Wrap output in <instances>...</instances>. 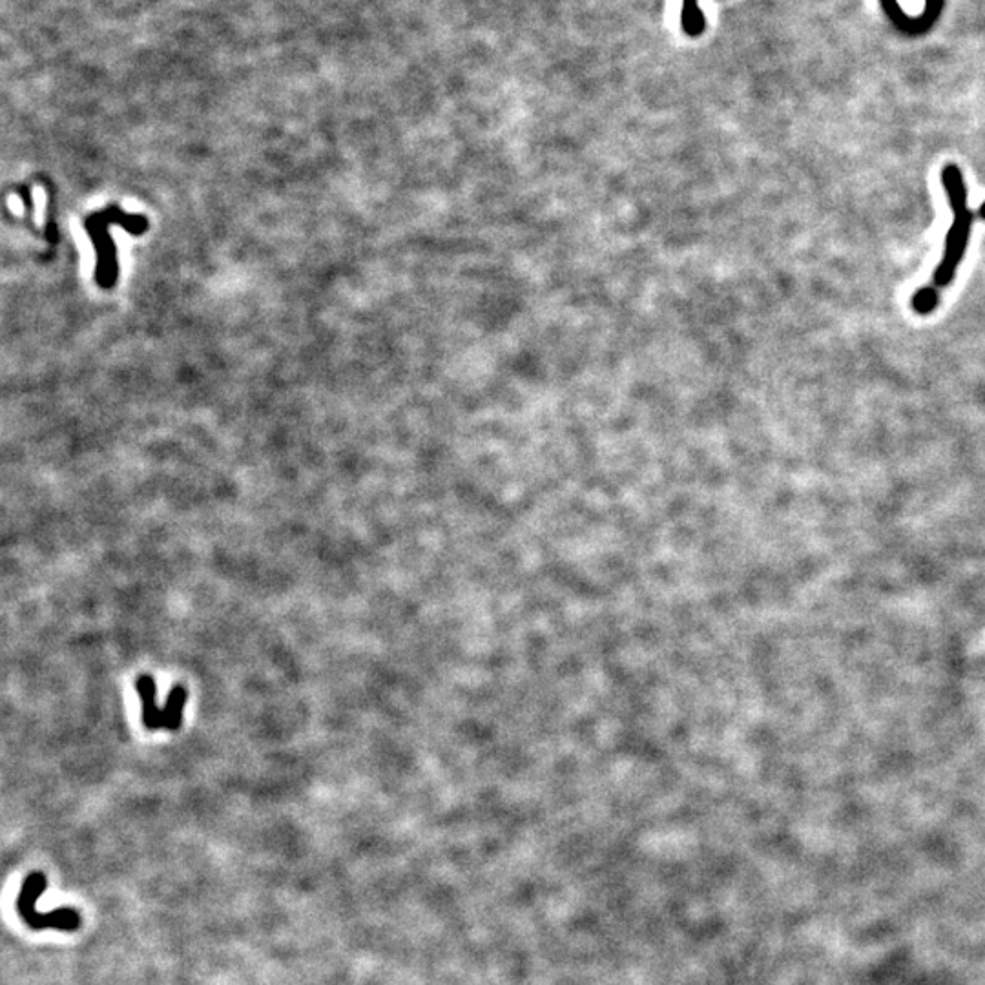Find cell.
<instances>
[{
  "mask_svg": "<svg viewBox=\"0 0 985 985\" xmlns=\"http://www.w3.org/2000/svg\"><path fill=\"white\" fill-rule=\"evenodd\" d=\"M48 887V878L42 872H32L26 876L22 883L19 898H17V911L21 914L22 920L32 927L35 931L44 929H57V931H77L81 927V916L73 909H55L50 913H39L37 911V900L41 898L42 892Z\"/></svg>",
  "mask_w": 985,
  "mask_h": 985,
  "instance_id": "1",
  "label": "cell"
},
{
  "mask_svg": "<svg viewBox=\"0 0 985 985\" xmlns=\"http://www.w3.org/2000/svg\"><path fill=\"white\" fill-rule=\"evenodd\" d=\"M951 210H953V225L945 236L944 258L934 270L933 285L936 289H944L953 283L954 274L965 258V250L969 245L971 229L975 221V214L969 210L967 203L951 207Z\"/></svg>",
  "mask_w": 985,
  "mask_h": 985,
  "instance_id": "2",
  "label": "cell"
},
{
  "mask_svg": "<svg viewBox=\"0 0 985 985\" xmlns=\"http://www.w3.org/2000/svg\"><path fill=\"white\" fill-rule=\"evenodd\" d=\"M137 690L143 701V723L148 730H159L165 726L163 710L156 706V683L150 675H141L137 679Z\"/></svg>",
  "mask_w": 985,
  "mask_h": 985,
  "instance_id": "3",
  "label": "cell"
},
{
  "mask_svg": "<svg viewBox=\"0 0 985 985\" xmlns=\"http://www.w3.org/2000/svg\"><path fill=\"white\" fill-rule=\"evenodd\" d=\"M187 701V690L183 686H176L172 688L170 692V697H168V703H166V708L163 710V721H165V730H177L179 725H181V716H183V705Z\"/></svg>",
  "mask_w": 985,
  "mask_h": 985,
  "instance_id": "4",
  "label": "cell"
},
{
  "mask_svg": "<svg viewBox=\"0 0 985 985\" xmlns=\"http://www.w3.org/2000/svg\"><path fill=\"white\" fill-rule=\"evenodd\" d=\"M681 21H683V30L690 37H697V35L705 32V17L697 6V0H683Z\"/></svg>",
  "mask_w": 985,
  "mask_h": 985,
  "instance_id": "5",
  "label": "cell"
},
{
  "mask_svg": "<svg viewBox=\"0 0 985 985\" xmlns=\"http://www.w3.org/2000/svg\"><path fill=\"white\" fill-rule=\"evenodd\" d=\"M936 305H938V289L934 287L933 283L914 292L913 309L918 314H929L936 309Z\"/></svg>",
  "mask_w": 985,
  "mask_h": 985,
  "instance_id": "6",
  "label": "cell"
},
{
  "mask_svg": "<svg viewBox=\"0 0 985 985\" xmlns=\"http://www.w3.org/2000/svg\"><path fill=\"white\" fill-rule=\"evenodd\" d=\"M978 216H980V218L982 219H985V203L984 205H982V207H980V212H978Z\"/></svg>",
  "mask_w": 985,
  "mask_h": 985,
  "instance_id": "7",
  "label": "cell"
}]
</instances>
